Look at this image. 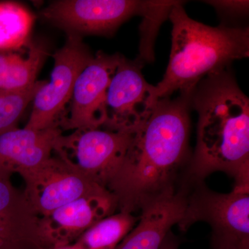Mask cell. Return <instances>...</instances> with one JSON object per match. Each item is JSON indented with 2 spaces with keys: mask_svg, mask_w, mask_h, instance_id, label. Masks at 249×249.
<instances>
[{
  "mask_svg": "<svg viewBox=\"0 0 249 249\" xmlns=\"http://www.w3.org/2000/svg\"><path fill=\"white\" fill-rule=\"evenodd\" d=\"M192 95L160 98L134 132L122 163L106 185L119 211L134 213L165 192L176 188L192 158L189 145Z\"/></svg>",
  "mask_w": 249,
  "mask_h": 249,
  "instance_id": "6da1fadb",
  "label": "cell"
},
{
  "mask_svg": "<svg viewBox=\"0 0 249 249\" xmlns=\"http://www.w3.org/2000/svg\"><path fill=\"white\" fill-rule=\"evenodd\" d=\"M191 104L197 137L187 178L202 181L223 172L235 179L234 189L249 191V99L230 67L201 80Z\"/></svg>",
  "mask_w": 249,
  "mask_h": 249,
  "instance_id": "7a4b0ae2",
  "label": "cell"
},
{
  "mask_svg": "<svg viewBox=\"0 0 249 249\" xmlns=\"http://www.w3.org/2000/svg\"><path fill=\"white\" fill-rule=\"evenodd\" d=\"M172 48L163 79L155 86V99L175 93L192 95L204 78L249 56V28L211 27L188 16L181 1L172 7Z\"/></svg>",
  "mask_w": 249,
  "mask_h": 249,
  "instance_id": "3957f363",
  "label": "cell"
},
{
  "mask_svg": "<svg viewBox=\"0 0 249 249\" xmlns=\"http://www.w3.org/2000/svg\"><path fill=\"white\" fill-rule=\"evenodd\" d=\"M188 181L186 212L178 224L181 231L202 221L212 229L213 249H249V191L219 193L202 181Z\"/></svg>",
  "mask_w": 249,
  "mask_h": 249,
  "instance_id": "277c9868",
  "label": "cell"
},
{
  "mask_svg": "<svg viewBox=\"0 0 249 249\" xmlns=\"http://www.w3.org/2000/svg\"><path fill=\"white\" fill-rule=\"evenodd\" d=\"M134 132L101 128L75 130L59 139L57 157L100 186L106 185L122 163Z\"/></svg>",
  "mask_w": 249,
  "mask_h": 249,
  "instance_id": "5b68a950",
  "label": "cell"
},
{
  "mask_svg": "<svg viewBox=\"0 0 249 249\" xmlns=\"http://www.w3.org/2000/svg\"><path fill=\"white\" fill-rule=\"evenodd\" d=\"M52 56L54 67L50 82H46L33 100L27 128L41 130L60 126L65 116V107L71 101L77 78L93 55L82 37L67 35L65 45Z\"/></svg>",
  "mask_w": 249,
  "mask_h": 249,
  "instance_id": "8992f818",
  "label": "cell"
},
{
  "mask_svg": "<svg viewBox=\"0 0 249 249\" xmlns=\"http://www.w3.org/2000/svg\"><path fill=\"white\" fill-rule=\"evenodd\" d=\"M143 65L142 59L129 60L121 55L106 93L103 128L134 132L151 114L157 103L155 86L144 78Z\"/></svg>",
  "mask_w": 249,
  "mask_h": 249,
  "instance_id": "52a82bcc",
  "label": "cell"
},
{
  "mask_svg": "<svg viewBox=\"0 0 249 249\" xmlns=\"http://www.w3.org/2000/svg\"><path fill=\"white\" fill-rule=\"evenodd\" d=\"M147 1L58 0L41 11L47 22L67 35L111 36L134 16H142Z\"/></svg>",
  "mask_w": 249,
  "mask_h": 249,
  "instance_id": "ba28073f",
  "label": "cell"
},
{
  "mask_svg": "<svg viewBox=\"0 0 249 249\" xmlns=\"http://www.w3.org/2000/svg\"><path fill=\"white\" fill-rule=\"evenodd\" d=\"M20 175L25 182L26 199L39 217L80 197L107 190L57 156Z\"/></svg>",
  "mask_w": 249,
  "mask_h": 249,
  "instance_id": "9c48e42d",
  "label": "cell"
},
{
  "mask_svg": "<svg viewBox=\"0 0 249 249\" xmlns=\"http://www.w3.org/2000/svg\"><path fill=\"white\" fill-rule=\"evenodd\" d=\"M121 54L97 52L77 78L71 98L70 115L60 123L63 129L101 128L106 118L108 86L119 65Z\"/></svg>",
  "mask_w": 249,
  "mask_h": 249,
  "instance_id": "30bf717a",
  "label": "cell"
},
{
  "mask_svg": "<svg viewBox=\"0 0 249 249\" xmlns=\"http://www.w3.org/2000/svg\"><path fill=\"white\" fill-rule=\"evenodd\" d=\"M117 209L115 198L108 190L83 196L40 217L39 236L45 247L71 245L89 228Z\"/></svg>",
  "mask_w": 249,
  "mask_h": 249,
  "instance_id": "8fae6325",
  "label": "cell"
},
{
  "mask_svg": "<svg viewBox=\"0 0 249 249\" xmlns=\"http://www.w3.org/2000/svg\"><path fill=\"white\" fill-rule=\"evenodd\" d=\"M189 187L184 180L144 204L138 222L115 249H160L171 228L184 217Z\"/></svg>",
  "mask_w": 249,
  "mask_h": 249,
  "instance_id": "7c38bea8",
  "label": "cell"
},
{
  "mask_svg": "<svg viewBox=\"0 0 249 249\" xmlns=\"http://www.w3.org/2000/svg\"><path fill=\"white\" fill-rule=\"evenodd\" d=\"M62 135L59 125L41 130L15 126L0 131V172L11 177L42 164L52 157Z\"/></svg>",
  "mask_w": 249,
  "mask_h": 249,
  "instance_id": "4fadbf2b",
  "label": "cell"
},
{
  "mask_svg": "<svg viewBox=\"0 0 249 249\" xmlns=\"http://www.w3.org/2000/svg\"><path fill=\"white\" fill-rule=\"evenodd\" d=\"M27 47V58L18 53H0V89H22L36 81L47 52L44 46L31 41Z\"/></svg>",
  "mask_w": 249,
  "mask_h": 249,
  "instance_id": "5bb4252c",
  "label": "cell"
},
{
  "mask_svg": "<svg viewBox=\"0 0 249 249\" xmlns=\"http://www.w3.org/2000/svg\"><path fill=\"white\" fill-rule=\"evenodd\" d=\"M139 219L132 213L119 211L89 228L74 244L81 249H115Z\"/></svg>",
  "mask_w": 249,
  "mask_h": 249,
  "instance_id": "9a60e30c",
  "label": "cell"
},
{
  "mask_svg": "<svg viewBox=\"0 0 249 249\" xmlns=\"http://www.w3.org/2000/svg\"><path fill=\"white\" fill-rule=\"evenodd\" d=\"M35 18L22 5L13 1L0 2V51L27 47Z\"/></svg>",
  "mask_w": 249,
  "mask_h": 249,
  "instance_id": "2e32d148",
  "label": "cell"
},
{
  "mask_svg": "<svg viewBox=\"0 0 249 249\" xmlns=\"http://www.w3.org/2000/svg\"><path fill=\"white\" fill-rule=\"evenodd\" d=\"M0 218L38 235L39 217L29 204L24 193L11 182V177L0 172Z\"/></svg>",
  "mask_w": 249,
  "mask_h": 249,
  "instance_id": "e0dca14e",
  "label": "cell"
},
{
  "mask_svg": "<svg viewBox=\"0 0 249 249\" xmlns=\"http://www.w3.org/2000/svg\"><path fill=\"white\" fill-rule=\"evenodd\" d=\"M46 82L36 81L22 89H0V131L16 126L29 103Z\"/></svg>",
  "mask_w": 249,
  "mask_h": 249,
  "instance_id": "ac0fdd59",
  "label": "cell"
},
{
  "mask_svg": "<svg viewBox=\"0 0 249 249\" xmlns=\"http://www.w3.org/2000/svg\"><path fill=\"white\" fill-rule=\"evenodd\" d=\"M37 242L19 232L0 228V249H38Z\"/></svg>",
  "mask_w": 249,
  "mask_h": 249,
  "instance_id": "d6986e66",
  "label": "cell"
},
{
  "mask_svg": "<svg viewBox=\"0 0 249 249\" xmlns=\"http://www.w3.org/2000/svg\"><path fill=\"white\" fill-rule=\"evenodd\" d=\"M212 5L219 14L230 16H242L247 14L249 10V1H206Z\"/></svg>",
  "mask_w": 249,
  "mask_h": 249,
  "instance_id": "ffe728a7",
  "label": "cell"
},
{
  "mask_svg": "<svg viewBox=\"0 0 249 249\" xmlns=\"http://www.w3.org/2000/svg\"><path fill=\"white\" fill-rule=\"evenodd\" d=\"M0 228L19 232V233L22 234V235L27 236V237H29V238L32 239L33 240L35 241L37 243H39V242H40V239H39L38 236L36 235V234L32 233V232L27 231L24 230V229H21V228L18 227L17 226L14 225V224L4 220V219H1V218H0Z\"/></svg>",
  "mask_w": 249,
  "mask_h": 249,
  "instance_id": "44dd1931",
  "label": "cell"
},
{
  "mask_svg": "<svg viewBox=\"0 0 249 249\" xmlns=\"http://www.w3.org/2000/svg\"><path fill=\"white\" fill-rule=\"evenodd\" d=\"M178 244L175 240L173 237L170 235V232L165 237L163 245L160 247V249H178Z\"/></svg>",
  "mask_w": 249,
  "mask_h": 249,
  "instance_id": "7402d4cb",
  "label": "cell"
},
{
  "mask_svg": "<svg viewBox=\"0 0 249 249\" xmlns=\"http://www.w3.org/2000/svg\"><path fill=\"white\" fill-rule=\"evenodd\" d=\"M38 249H81L75 245V244H71V245L64 246V247H44V248H40Z\"/></svg>",
  "mask_w": 249,
  "mask_h": 249,
  "instance_id": "603a6c76",
  "label": "cell"
}]
</instances>
